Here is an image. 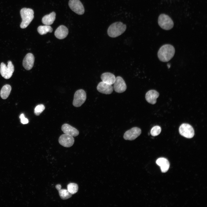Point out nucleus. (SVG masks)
<instances>
[{
    "label": "nucleus",
    "instance_id": "1",
    "mask_svg": "<svg viewBox=\"0 0 207 207\" xmlns=\"http://www.w3.org/2000/svg\"><path fill=\"white\" fill-rule=\"evenodd\" d=\"M175 51L174 47L170 44H165L159 49L158 56L159 60L164 62H167L173 57Z\"/></svg>",
    "mask_w": 207,
    "mask_h": 207
},
{
    "label": "nucleus",
    "instance_id": "2",
    "mask_svg": "<svg viewBox=\"0 0 207 207\" xmlns=\"http://www.w3.org/2000/svg\"><path fill=\"white\" fill-rule=\"evenodd\" d=\"M126 26L121 22H116L111 24L108 30V34L110 37L115 38L123 33L126 29Z\"/></svg>",
    "mask_w": 207,
    "mask_h": 207
},
{
    "label": "nucleus",
    "instance_id": "3",
    "mask_svg": "<svg viewBox=\"0 0 207 207\" xmlns=\"http://www.w3.org/2000/svg\"><path fill=\"white\" fill-rule=\"evenodd\" d=\"M20 14L22 18L20 27L22 28H24L28 26L33 19L34 12L31 9L24 8L20 10Z\"/></svg>",
    "mask_w": 207,
    "mask_h": 207
},
{
    "label": "nucleus",
    "instance_id": "4",
    "mask_svg": "<svg viewBox=\"0 0 207 207\" xmlns=\"http://www.w3.org/2000/svg\"><path fill=\"white\" fill-rule=\"evenodd\" d=\"M158 23L161 28L166 30L171 29L174 26V22L171 18L164 14H161L159 16Z\"/></svg>",
    "mask_w": 207,
    "mask_h": 207
},
{
    "label": "nucleus",
    "instance_id": "5",
    "mask_svg": "<svg viewBox=\"0 0 207 207\" xmlns=\"http://www.w3.org/2000/svg\"><path fill=\"white\" fill-rule=\"evenodd\" d=\"M7 64V66L3 62L0 65L1 74L3 77L6 79H8L11 78L14 71V67L12 62L8 61Z\"/></svg>",
    "mask_w": 207,
    "mask_h": 207
},
{
    "label": "nucleus",
    "instance_id": "6",
    "mask_svg": "<svg viewBox=\"0 0 207 207\" xmlns=\"http://www.w3.org/2000/svg\"><path fill=\"white\" fill-rule=\"evenodd\" d=\"M86 99V94L85 91L80 89L77 90L75 93L73 105L74 107L80 106L85 101Z\"/></svg>",
    "mask_w": 207,
    "mask_h": 207
},
{
    "label": "nucleus",
    "instance_id": "7",
    "mask_svg": "<svg viewBox=\"0 0 207 207\" xmlns=\"http://www.w3.org/2000/svg\"><path fill=\"white\" fill-rule=\"evenodd\" d=\"M179 132L181 135L187 138H192L194 135V131L193 127L187 123H183L180 126Z\"/></svg>",
    "mask_w": 207,
    "mask_h": 207
},
{
    "label": "nucleus",
    "instance_id": "8",
    "mask_svg": "<svg viewBox=\"0 0 207 207\" xmlns=\"http://www.w3.org/2000/svg\"><path fill=\"white\" fill-rule=\"evenodd\" d=\"M68 4L71 9L77 14L81 15L84 13V8L79 0H70Z\"/></svg>",
    "mask_w": 207,
    "mask_h": 207
},
{
    "label": "nucleus",
    "instance_id": "9",
    "mask_svg": "<svg viewBox=\"0 0 207 207\" xmlns=\"http://www.w3.org/2000/svg\"><path fill=\"white\" fill-rule=\"evenodd\" d=\"M141 129L138 127H134L127 131L124 133L123 138L126 140H133L141 134Z\"/></svg>",
    "mask_w": 207,
    "mask_h": 207
},
{
    "label": "nucleus",
    "instance_id": "10",
    "mask_svg": "<svg viewBox=\"0 0 207 207\" xmlns=\"http://www.w3.org/2000/svg\"><path fill=\"white\" fill-rule=\"evenodd\" d=\"M114 84V89L117 93H121L125 91L127 87L123 78L120 76H117Z\"/></svg>",
    "mask_w": 207,
    "mask_h": 207
},
{
    "label": "nucleus",
    "instance_id": "11",
    "mask_svg": "<svg viewBox=\"0 0 207 207\" xmlns=\"http://www.w3.org/2000/svg\"><path fill=\"white\" fill-rule=\"evenodd\" d=\"M74 141L73 136L66 134L61 135L58 139L59 142L61 145L67 147L72 146Z\"/></svg>",
    "mask_w": 207,
    "mask_h": 207
},
{
    "label": "nucleus",
    "instance_id": "12",
    "mask_svg": "<svg viewBox=\"0 0 207 207\" xmlns=\"http://www.w3.org/2000/svg\"><path fill=\"white\" fill-rule=\"evenodd\" d=\"M34 61V57L33 54L27 53L25 56L23 61V66L27 70H29L33 67Z\"/></svg>",
    "mask_w": 207,
    "mask_h": 207
},
{
    "label": "nucleus",
    "instance_id": "13",
    "mask_svg": "<svg viewBox=\"0 0 207 207\" xmlns=\"http://www.w3.org/2000/svg\"><path fill=\"white\" fill-rule=\"evenodd\" d=\"M97 88L99 92L106 94H111L113 90V88L112 85L107 84L102 81L99 83Z\"/></svg>",
    "mask_w": 207,
    "mask_h": 207
},
{
    "label": "nucleus",
    "instance_id": "14",
    "mask_svg": "<svg viewBox=\"0 0 207 207\" xmlns=\"http://www.w3.org/2000/svg\"><path fill=\"white\" fill-rule=\"evenodd\" d=\"M61 129L64 134L76 137L79 134L78 131L75 128L67 124H64L62 126Z\"/></svg>",
    "mask_w": 207,
    "mask_h": 207
},
{
    "label": "nucleus",
    "instance_id": "15",
    "mask_svg": "<svg viewBox=\"0 0 207 207\" xmlns=\"http://www.w3.org/2000/svg\"><path fill=\"white\" fill-rule=\"evenodd\" d=\"M159 95V93L156 91L151 90L146 93L145 98L148 102L152 104H154L156 103V99Z\"/></svg>",
    "mask_w": 207,
    "mask_h": 207
},
{
    "label": "nucleus",
    "instance_id": "16",
    "mask_svg": "<svg viewBox=\"0 0 207 207\" xmlns=\"http://www.w3.org/2000/svg\"><path fill=\"white\" fill-rule=\"evenodd\" d=\"M68 33V29L65 26L61 25L59 26L55 31V36L57 39H61L66 38Z\"/></svg>",
    "mask_w": 207,
    "mask_h": 207
},
{
    "label": "nucleus",
    "instance_id": "17",
    "mask_svg": "<svg viewBox=\"0 0 207 207\" xmlns=\"http://www.w3.org/2000/svg\"><path fill=\"white\" fill-rule=\"evenodd\" d=\"M156 163L159 166L162 172H165L168 170L170 164L168 160L164 158H158L156 161Z\"/></svg>",
    "mask_w": 207,
    "mask_h": 207
},
{
    "label": "nucleus",
    "instance_id": "18",
    "mask_svg": "<svg viewBox=\"0 0 207 207\" xmlns=\"http://www.w3.org/2000/svg\"><path fill=\"white\" fill-rule=\"evenodd\" d=\"M102 81L107 84L112 85L114 83L116 77L113 74L109 72L104 73L101 76Z\"/></svg>",
    "mask_w": 207,
    "mask_h": 207
},
{
    "label": "nucleus",
    "instance_id": "19",
    "mask_svg": "<svg viewBox=\"0 0 207 207\" xmlns=\"http://www.w3.org/2000/svg\"><path fill=\"white\" fill-rule=\"evenodd\" d=\"M55 13L53 12L45 16L42 18V22L45 25H49L52 24L55 20Z\"/></svg>",
    "mask_w": 207,
    "mask_h": 207
},
{
    "label": "nucleus",
    "instance_id": "20",
    "mask_svg": "<svg viewBox=\"0 0 207 207\" xmlns=\"http://www.w3.org/2000/svg\"><path fill=\"white\" fill-rule=\"evenodd\" d=\"M12 89L11 86L7 84L2 87L0 91V96L3 99H6L9 96Z\"/></svg>",
    "mask_w": 207,
    "mask_h": 207
},
{
    "label": "nucleus",
    "instance_id": "21",
    "mask_svg": "<svg viewBox=\"0 0 207 207\" xmlns=\"http://www.w3.org/2000/svg\"><path fill=\"white\" fill-rule=\"evenodd\" d=\"M52 31V28L48 25L40 26L37 28L38 32L41 35L46 34L48 32H51Z\"/></svg>",
    "mask_w": 207,
    "mask_h": 207
},
{
    "label": "nucleus",
    "instance_id": "22",
    "mask_svg": "<svg viewBox=\"0 0 207 207\" xmlns=\"http://www.w3.org/2000/svg\"><path fill=\"white\" fill-rule=\"evenodd\" d=\"M57 190L60 197L62 200H67L72 196V194L67 189H60Z\"/></svg>",
    "mask_w": 207,
    "mask_h": 207
},
{
    "label": "nucleus",
    "instance_id": "23",
    "mask_svg": "<svg viewBox=\"0 0 207 207\" xmlns=\"http://www.w3.org/2000/svg\"><path fill=\"white\" fill-rule=\"evenodd\" d=\"M67 190L71 194L76 193L78 190V186L77 184L74 183H71L67 186Z\"/></svg>",
    "mask_w": 207,
    "mask_h": 207
},
{
    "label": "nucleus",
    "instance_id": "24",
    "mask_svg": "<svg viewBox=\"0 0 207 207\" xmlns=\"http://www.w3.org/2000/svg\"><path fill=\"white\" fill-rule=\"evenodd\" d=\"M161 131V127L159 126H156L153 127L151 129L150 134L153 136L158 135Z\"/></svg>",
    "mask_w": 207,
    "mask_h": 207
},
{
    "label": "nucleus",
    "instance_id": "25",
    "mask_svg": "<svg viewBox=\"0 0 207 207\" xmlns=\"http://www.w3.org/2000/svg\"><path fill=\"white\" fill-rule=\"evenodd\" d=\"M45 107L42 104L37 106L34 109V113L37 116L39 115L45 110Z\"/></svg>",
    "mask_w": 207,
    "mask_h": 207
},
{
    "label": "nucleus",
    "instance_id": "26",
    "mask_svg": "<svg viewBox=\"0 0 207 207\" xmlns=\"http://www.w3.org/2000/svg\"><path fill=\"white\" fill-rule=\"evenodd\" d=\"M20 120V122L22 123L23 124H27L28 122V120L25 118L24 114H22L19 116Z\"/></svg>",
    "mask_w": 207,
    "mask_h": 207
},
{
    "label": "nucleus",
    "instance_id": "27",
    "mask_svg": "<svg viewBox=\"0 0 207 207\" xmlns=\"http://www.w3.org/2000/svg\"><path fill=\"white\" fill-rule=\"evenodd\" d=\"M55 187H56V189H57V190H58L61 189V186L60 185L57 184L56 185Z\"/></svg>",
    "mask_w": 207,
    "mask_h": 207
}]
</instances>
